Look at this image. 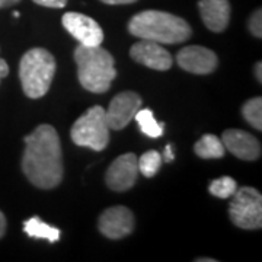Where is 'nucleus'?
I'll return each instance as SVG.
<instances>
[{
    "mask_svg": "<svg viewBox=\"0 0 262 262\" xmlns=\"http://www.w3.org/2000/svg\"><path fill=\"white\" fill-rule=\"evenodd\" d=\"M22 170L34 187L53 189L63 179L61 144L56 128L41 124L25 139Z\"/></svg>",
    "mask_w": 262,
    "mask_h": 262,
    "instance_id": "obj_1",
    "label": "nucleus"
},
{
    "mask_svg": "<svg viewBox=\"0 0 262 262\" xmlns=\"http://www.w3.org/2000/svg\"><path fill=\"white\" fill-rule=\"evenodd\" d=\"M131 35L159 44H181L191 38L192 29L185 19L162 10H143L128 22Z\"/></svg>",
    "mask_w": 262,
    "mask_h": 262,
    "instance_id": "obj_2",
    "label": "nucleus"
},
{
    "mask_svg": "<svg viewBox=\"0 0 262 262\" xmlns=\"http://www.w3.org/2000/svg\"><path fill=\"white\" fill-rule=\"evenodd\" d=\"M75 61L79 82L92 94H105L117 77L114 57L101 46L86 47L80 44L75 50Z\"/></svg>",
    "mask_w": 262,
    "mask_h": 262,
    "instance_id": "obj_3",
    "label": "nucleus"
},
{
    "mask_svg": "<svg viewBox=\"0 0 262 262\" xmlns=\"http://www.w3.org/2000/svg\"><path fill=\"white\" fill-rule=\"evenodd\" d=\"M56 58L46 48H32L27 51L19 63V79L24 94L31 99H38L47 94L56 75Z\"/></svg>",
    "mask_w": 262,
    "mask_h": 262,
    "instance_id": "obj_4",
    "label": "nucleus"
},
{
    "mask_svg": "<svg viewBox=\"0 0 262 262\" xmlns=\"http://www.w3.org/2000/svg\"><path fill=\"white\" fill-rule=\"evenodd\" d=\"M70 136L73 143L80 147H89L96 151L105 149L110 143V127L105 110L99 105L89 108L73 124Z\"/></svg>",
    "mask_w": 262,
    "mask_h": 262,
    "instance_id": "obj_5",
    "label": "nucleus"
},
{
    "mask_svg": "<svg viewBox=\"0 0 262 262\" xmlns=\"http://www.w3.org/2000/svg\"><path fill=\"white\" fill-rule=\"evenodd\" d=\"M233 200L229 206L230 220L234 226L256 230L262 227V195L252 187H242L236 189Z\"/></svg>",
    "mask_w": 262,
    "mask_h": 262,
    "instance_id": "obj_6",
    "label": "nucleus"
},
{
    "mask_svg": "<svg viewBox=\"0 0 262 262\" xmlns=\"http://www.w3.org/2000/svg\"><path fill=\"white\" fill-rule=\"evenodd\" d=\"M63 27L66 31L77 39L82 46L96 47L103 41V31L95 19L77 12H67L63 19Z\"/></svg>",
    "mask_w": 262,
    "mask_h": 262,
    "instance_id": "obj_7",
    "label": "nucleus"
},
{
    "mask_svg": "<svg viewBox=\"0 0 262 262\" xmlns=\"http://www.w3.org/2000/svg\"><path fill=\"white\" fill-rule=\"evenodd\" d=\"M141 98L140 95L125 91L118 94L114 98L108 110L105 111L108 127L113 130H122L128 125V122L134 118L136 113L140 110Z\"/></svg>",
    "mask_w": 262,
    "mask_h": 262,
    "instance_id": "obj_8",
    "label": "nucleus"
},
{
    "mask_svg": "<svg viewBox=\"0 0 262 262\" xmlns=\"http://www.w3.org/2000/svg\"><path fill=\"white\" fill-rule=\"evenodd\" d=\"M137 159L139 158L134 153H125L114 160L105 173L106 185L113 191H118V192L134 187L139 175Z\"/></svg>",
    "mask_w": 262,
    "mask_h": 262,
    "instance_id": "obj_9",
    "label": "nucleus"
},
{
    "mask_svg": "<svg viewBox=\"0 0 262 262\" xmlns=\"http://www.w3.org/2000/svg\"><path fill=\"white\" fill-rule=\"evenodd\" d=\"M99 232L110 239H122L134 230V215L127 207H110L103 211L98 222Z\"/></svg>",
    "mask_w": 262,
    "mask_h": 262,
    "instance_id": "obj_10",
    "label": "nucleus"
},
{
    "mask_svg": "<svg viewBox=\"0 0 262 262\" xmlns=\"http://www.w3.org/2000/svg\"><path fill=\"white\" fill-rule=\"evenodd\" d=\"M177 63L181 69L187 70L189 73L210 75L217 69L219 58L214 51L208 48L201 46H188L177 54Z\"/></svg>",
    "mask_w": 262,
    "mask_h": 262,
    "instance_id": "obj_11",
    "label": "nucleus"
},
{
    "mask_svg": "<svg viewBox=\"0 0 262 262\" xmlns=\"http://www.w3.org/2000/svg\"><path fill=\"white\" fill-rule=\"evenodd\" d=\"M130 56L134 61L160 72L169 70L173 64V58L168 50L162 47L159 42L150 39H140L136 42L131 47Z\"/></svg>",
    "mask_w": 262,
    "mask_h": 262,
    "instance_id": "obj_12",
    "label": "nucleus"
},
{
    "mask_svg": "<svg viewBox=\"0 0 262 262\" xmlns=\"http://www.w3.org/2000/svg\"><path fill=\"white\" fill-rule=\"evenodd\" d=\"M226 150L242 160H256L261 158V143L252 134L244 130L230 128L222 136Z\"/></svg>",
    "mask_w": 262,
    "mask_h": 262,
    "instance_id": "obj_13",
    "label": "nucleus"
},
{
    "mask_svg": "<svg viewBox=\"0 0 262 262\" xmlns=\"http://www.w3.org/2000/svg\"><path fill=\"white\" fill-rule=\"evenodd\" d=\"M198 9L203 22L213 32H222L230 22L229 0H200Z\"/></svg>",
    "mask_w": 262,
    "mask_h": 262,
    "instance_id": "obj_14",
    "label": "nucleus"
},
{
    "mask_svg": "<svg viewBox=\"0 0 262 262\" xmlns=\"http://www.w3.org/2000/svg\"><path fill=\"white\" fill-rule=\"evenodd\" d=\"M194 151L201 159H220L226 153L223 141L214 134H206L194 146Z\"/></svg>",
    "mask_w": 262,
    "mask_h": 262,
    "instance_id": "obj_15",
    "label": "nucleus"
},
{
    "mask_svg": "<svg viewBox=\"0 0 262 262\" xmlns=\"http://www.w3.org/2000/svg\"><path fill=\"white\" fill-rule=\"evenodd\" d=\"M24 230L28 234L29 237H35V239H47L48 242L54 244L57 241H60L61 232L53 227V226L44 223L39 217H31L25 223H24Z\"/></svg>",
    "mask_w": 262,
    "mask_h": 262,
    "instance_id": "obj_16",
    "label": "nucleus"
},
{
    "mask_svg": "<svg viewBox=\"0 0 262 262\" xmlns=\"http://www.w3.org/2000/svg\"><path fill=\"white\" fill-rule=\"evenodd\" d=\"M136 121L139 124L143 134H146L150 139H159L163 136L165 122H158L151 110H139L134 115Z\"/></svg>",
    "mask_w": 262,
    "mask_h": 262,
    "instance_id": "obj_17",
    "label": "nucleus"
},
{
    "mask_svg": "<svg viewBox=\"0 0 262 262\" xmlns=\"http://www.w3.org/2000/svg\"><path fill=\"white\" fill-rule=\"evenodd\" d=\"M162 155L156 150H149L146 151L140 159H137V165H139V172H141L143 177L146 178H153L158 170L162 166Z\"/></svg>",
    "mask_w": 262,
    "mask_h": 262,
    "instance_id": "obj_18",
    "label": "nucleus"
},
{
    "mask_svg": "<svg viewBox=\"0 0 262 262\" xmlns=\"http://www.w3.org/2000/svg\"><path fill=\"white\" fill-rule=\"evenodd\" d=\"M242 115L246 121L258 131L262 130V99L253 98L244 103L242 106Z\"/></svg>",
    "mask_w": 262,
    "mask_h": 262,
    "instance_id": "obj_19",
    "label": "nucleus"
},
{
    "mask_svg": "<svg viewBox=\"0 0 262 262\" xmlns=\"http://www.w3.org/2000/svg\"><path fill=\"white\" fill-rule=\"evenodd\" d=\"M236 189H237V184L230 177H222V178L214 179L208 187L210 194H213L217 198H229L236 192Z\"/></svg>",
    "mask_w": 262,
    "mask_h": 262,
    "instance_id": "obj_20",
    "label": "nucleus"
},
{
    "mask_svg": "<svg viewBox=\"0 0 262 262\" xmlns=\"http://www.w3.org/2000/svg\"><path fill=\"white\" fill-rule=\"evenodd\" d=\"M249 29L252 32L253 37H262V13L261 9H256L252 13V16L249 18Z\"/></svg>",
    "mask_w": 262,
    "mask_h": 262,
    "instance_id": "obj_21",
    "label": "nucleus"
},
{
    "mask_svg": "<svg viewBox=\"0 0 262 262\" xmlns=\"http://www.w3.org/2000/svg\"><path fill=\"white\" fill-rule=\"evenodd\" d=\"M39 6L46 8H54V9H61L67 5V0H34Z\"/></svg>",
    "mask_w": 262,
    "mask_h": 262,
    "instance_id": "obj_22",
    "label": "nucleus"
},
{
    "mask_svg": "<svg viewBox=\"0 0 262 262\" xmlns=\"http://www.w3.org/2000/svg\"><path fill=\"white\" fill-rule=\"evenodd\" d=\"M162 159L165 160V162H172V160L175 159V156H173V150H172V144H168V146L165 147L163 158H162Z\"/></svg>",
    "mask_w": 262,
    "mask_h": 262,
    "instance_id": "obj_23",
    "label": "nucleus"
},
{
    "mask_svg": "<svg viewBox=\"0 0 262 262\" xmlns=\"http://www.w3.org/2000/svg\"><path fill=\"white\" fill-rule=\"evenodd\" d=\"M8 75H9V66L3 58H0V80Z\"/></svg>",
    "mask_w": 262,
    "mask_h": 262,
    "instance_id": "obj_24",
    "label": "nucleus"
},
{
    "mask_svg": "<svg viewBox=\"0 0 262 262\" xmlns=\"http://www.w3.org/2000/svg\"><path fill=\"white\" fill-rule=\"evenodd\" d=\"M101 2L106 5H130V3H136L137 0H101Z\"/></svg>",
    "mask_w": 262,
    "mask_h": 262,
    "instance_id": "obj_25",
    "label": "nucleus"
},
{
    "mask_svg": "<svg viewBox=\"0 0 262 262\" xmlns=\"http://www.w3.org/2000/svg\"><path fill=\"white\" fill-rule=\"evenodd\" d=\"M6 233V217L0 211V239Z\"/></svg>",
    "mask_w": 262,
    "mask_h": 262,
    "instance_id": "obj_26",
    "label": "nucleus"
},
{
    "mask_svg": "<svg viewBox=\"0 0 262 262\" xmlns=\"http://www.w3.org/2000/svg\"><path fill=\"white\" fill-rule=\"evenodd\" d=\"M20 0H0V9H5V8H10L13 5H18Z\"/></svg>",
    "mask_w": 262,
    "mask_h": 262,
    "instance_id": "obj_27",
    "label": "nucleus"
},
{
    "mask_svg": "<svg viewBox=\"0 0 262 262\" xmlns=\"http://www.w3.org/2000/svg\"><path fill=\"white\" fill-rule=\"evenodd\" d=\"M255 76H256L258 82L261 83L262 82V63L261 61H258V63H256V66H255Z\"/></svg>",
    "mask_w": 262,
    "mask_h": 262,
    "instance_id": "obj_28",
    "label": "nucleus"
},
{
    "mask_svg": "<svg viewBox=\"0 0 262 262\" xmlns=\"http://www.w3.org/2000/svg\"><path fill=\"white\" fill-rule=\"evenodd\" d=\"M198 262H201V261H206V262H214V259H211V258H198L196 259Z\"/></svg>",
    "mask_w": 262,
    "mask_h": 262,
    "instance_id": "obj_29",
    "label": "nucleus"
}]
</instances>
